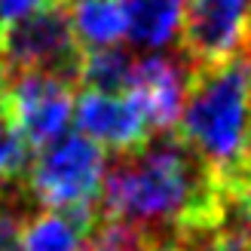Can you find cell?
Segmentation results:
<instances>
[{
    "mask_svg": "<svg viewBox=\"0 0 251 251\" xmlns=\"http://www.w3.org/2000/svg\"><path fill=\"white\" fill-rule=\"evenodd\" d=\"M98 215L135 230L147 251H172L187 230L221 224V193L178 132H150L138 150L104 166Z\"/></svg>",
    "mask_w": 251,
    "mask_h": 251,
    "instance_id": "obj_1",
    "label": "cell"
},
{
    "mask_svg": "<svg viewBox=\"0 0 251 251\" xmlns=\"http://www.w3.org/2000/svg\"><path fill=\"white\" fill-rule=\"evenodd\" d=\"M178 123L218 184L251 172V52L196 68Z\"/></svg>",
    "mask_w": 251,
    "mask_h": 251,
    "instance_id": "obj_2",
    "label": "cell"
},
{
    "mask_svg": "<svg viewBox=\"0 0 251 251\" xmlns=\"http://www.w3.org/2000/svg\"><path fill=\"white\" fill-rule=\"evenodd\" d=\"M80 65L83 52L71 34L65 0H43L31 12L0 25V77L49 74L77 86Z\"/></svg>",
    "mask_w": 251,
    "mask_h": 251,
    "instance_id": "obj_3",
    "label": "cell"
},
{
    "mask_svg": "<svg viewBox=\"0 0 251 251\" xmlns=\"http://www.w3.org/2000/svg\"><path fill=\"white\" fill-rule=\"evenodd\" d=\"M107 156L80 132H65L37 150L25 172V190L40 211H68L98 202Z\"/></svg>",
    "mask_w": 251,
    "mask_h": 251,
    "instance_id": "obj_4",
    "label": "cell"
},
{
    "mask_svg": "<svg viewBox=\"0 0 251 251\" xmlns=\"http://www.w3.org/2000/svg\"><path fill=\"white\" fill-rule=\"evenodd\" d=\"M0 92L31 150H40L65 135L74 110V86L49 74H16L0 77Z\"/></svg>",
    "mask_w": 251,
    "mask_h": 251,
    "instance_id": "obj_5",
    "label": "cell"
},
{
    "mask_svg": "<svg viewBox=\"0 0 251 251\" xmlns=\"http://www.w3.org/2000/svg\"><path fill=\"white\" fill-rule=\"evenodd\" d=\"M193 71L196 68L187 61V55L178 46L135 58L132 83L126 95L132 98V104L144 117L150 132H175Z\"/></svg>",
    "mask_w": 251,
    "mask_h": 251,
    "instance_id": "obj_6",
    "label": "cell"
},
{
    "mask_svg": "<svg viewBox=\"0 0 251 251\" xmlns=\"http://www.w3.org/2000/svg\"><path fill=\"white\" fill-rule=\"evenodd\" d=\"M251 0H187L178 49L193 68L230 61L245 49V22Z\"/></svg>",
    "mask_w": 251,
    "mask_h": 251,
    "instance_id": "obj_7",
    "label": "cell"
},
{
    "mask_svg": "<svg viewBox=\"0 0 251 251\" xmlns=\"http://www.w3.org/2000/svg\"><path fill=\"white\" fill-rule=\"evenodd\" d=\"M74 123L83 138H89L92 144L114 150L117 156L132 153L147 141V123L138 114L129 95H98V92H80L74 98L71 110Z\"/></svg>",
    "mask_w": 251,
    "mask_h": 251,
    "instance_id": "obj_8",
    "label": "cell"
},
{
    "mask_svg": "<svg viewBox=\"0 0 251 251\" xmlns=\"http://www.w3.org/2000/svg\"><path fill=\"white\" fill-rule=\"evenodd\" d=\"M184 3L187 0H120L129 43L147 52L178 46Z\"/></svg>",
    "mask_w": 251,
    "mask_h": 251,
    "instance_id": "obj_9",
    "label": "cell"
},
{
    "mask_svg": "<svg viewBox=\"0 0 251 251\" xmlns=\"http://www.w3.org/2000/svg\"><path fill=\"white\" fill-rule=\"evenodd\" d=\"M71 34L80 52L120 46L126 37V16L117 0H65Z\"/></svg>",
    "mask_w": 251,
    "mask_h": 251,
    "instance_id": "obj_10",
    "label": "cell"
},
{
    "mask_svg": "<svg viewBox=\"0 0 251 251\" xmlns=\"http://www.w3.org/2000/svg\"><path fill=\"white\" fill-rule=\"evenodd\" d=\"M135 71V55L129 46H107L83 55L80 65V80L86 89L83 92H98V95H126Z\"/></svg>",
    "mask_w": 251,
    "mask_h": 251,
    "instance_id": "obj_11",
    "label": "cell"
},
{
    "mask_svg": "<svg viewBox=\"0 0 251 251\" xmlns=\"http://www.w3.org/2000/svg\"><path fill=\"white\" fill-rule=\"evenodd\" d=\"M83 236L58 211H37L25 221L22 251H80Z\"/></svg>",
    "mask_w": 251,
    "mask_h": 251,
    "instance_id": "obj_12",
    "label": "cell"
},
{
    "mask_svg": "<svg viewBox=\"0 0 251 251\" xmlns=\"http://www.w3.org/2000/svg\"><path fill=\"white\" fill-rule=\"evenodd\" d=\"M28 166H31V147L19 132V126L3 101V92H0V190L22 184Z\"/></svg>",
    "mask_w": 251,
    "mask_h": 251,
    "instance_id": "obj_13",
    "label": "cell"
},
{
    "mask_svg": "<svg viewBox=\"0 0 251 251\" xmlns=\"http://www.w3.org/2000/svg\"><path fill=\"white\" fill-rule=\"evenodd\" d=\"M245 52H251V3H248V22H245Z\"/></svg>",
    "mask_w": 251,
    "mask_h": 251,
    "instance_id": "obj_14",
    "label": "cell"
}]
</instances>
